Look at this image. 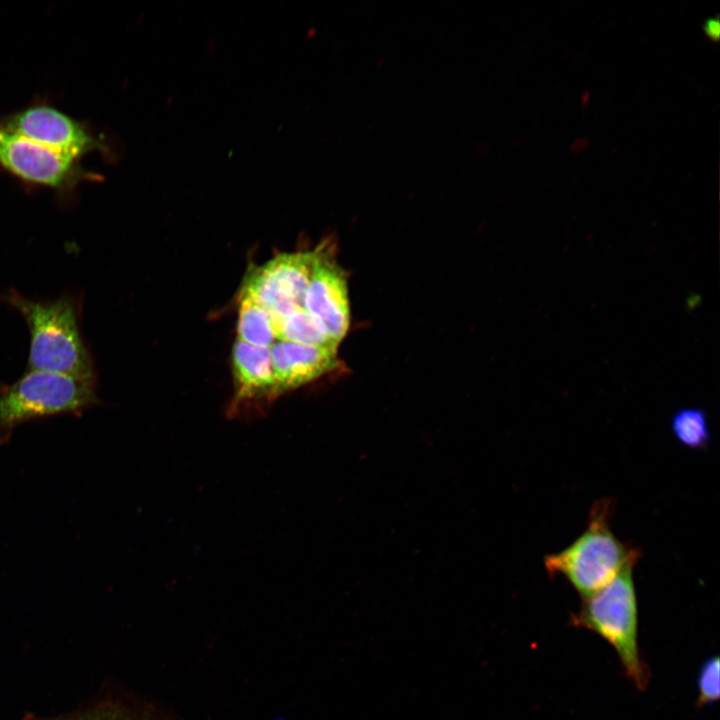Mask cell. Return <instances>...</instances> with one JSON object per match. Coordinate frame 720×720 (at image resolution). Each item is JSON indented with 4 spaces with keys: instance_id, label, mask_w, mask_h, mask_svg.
Returning a JSON list of instances; mask_svg holds the SVG:
<instances>
[{
    "instance_id": "6da1fadb",
    "label": "cell",
    "mask_w": 720,
    "mask_h": 720,
    "mask_svg": "<svg viewBox=\"0 0 720 720\" xmlns=\"http://www.w3.org/2000/svg\"><path fill=\"white\" fill-rule=\"evenodd\" d=\"M5 298L22 314L30 330L28 370L56 372L94 384L92 360L79 331L72 297L42 302L11 290Z\"/></svg>"
},
{
    "instance_id": "7a4b0ae2",
    "label": "cell",
    "mask_w": 720,
    "mask_h": 720,
    "mask_svg": "<svg viewBox=\"0 0 720 720\" xmlns=\"http://www.w3.org/2000/svg\"><path fill=\"white\" fill-rule=\"evenodd\" d=\"M611 512L609 499L596 501L584 532L563 550L544 558L547 572L564 577L583 599L605 588L623 568L635 564L640 557L638 549L613 533Z\"/></svg>"
},
{
    "instance_id": "3957f363",
    "label": "cell",
    "mask_w": 720,
    "mask_h": 720,
    "mask_svg": "<svg viewBox=\"0 0 720 720\" xmlns=\"http://www.w3.org/2000/svg\"><path fill=\"white\" fill-rule=\"evenodd\" d=\"M627 565L605 588L584 599L572 624L590 630L615 650L624 673L639 689L647 688L649 672L638 645V604L633 577Z\"/></svg>"
},
{
    "instance_id": "277c9868",
    "label": "cell",
    "mask_w": 720,
    "mask_h": 720,
    "mask_svg": "<svg viewBox=\"0 0 720 720\" xmlns=\"http://www.w3.org/2000/svg\"><path fill=\"white\" fill-rule=\"evenodd\" d=\"M95 402L94 384L56 372L28 370L0 395V427L79 411Z\"/></svg>"
},
{
    "instance_id": "5b68a950",
    "label": "cell",
    "mask_w": 720,
    "mask_h": 720,
    "mask_svg": "<svg viewBox=\"0 0 720 720\" xmlns=\"http://www.w3.org/2000/svg\"><path fill=\"white\" fill-rule=\"evenodd\" d=\"M328 241L314 250L281 254L247 274L241 294L268 314L274 332L281 322L303 308V297Z\"/></svg>"
},
{
    "instance_id": "8992f818",
    "label": "cell",
    "mask_w": 720,
    "mask_h": 720,
    "mask_svg": "<svg viewBox=\"0 0 720 720\" xmlns=\"http://www.w3.org/2000/svg\"><path fill=\"white\" fill-rule=\"evenodd\" d=\"M0 166L25 182L59 192L70 191L83 181L101 179L86 171L80 160L35 143L1 124Z\"/></svg>"
},
{
    "instance_id": "52a82bcc",
    "label": "cell",
    "mask_w": 720,
    "mask_h": 720,
    "mask_svg": "<svg viewBox=\"0 0 720 720\" xmlns=\"http://www.w3.org/2000/svg\"><path fill=\"white\" fill-rule=\"evenodd\" d=\"M6 129L66 156L80 160L100 151L111 154L108 144L79 121L49 105H34L0 122Z\"/></svg>"
},
{
    "instance_id": "ba28073f",
    "label": "cell",
    "mask_w": 720,
    "mask_h": 720,
    "mask_svg": "<svg viewBox=\"0 0 720 720\" xmlns=\"http://www.w3.org/2000/svg\"><path fill=\"white\" fill-rule=\"evenodd\" d=\"M328 241L303 297V309L318 320L337 344L350 327V302L345 271L335 262Z\"/></svg>"
},
{
    "instance_id": "9c48e42d",
    "label": "cell",
    "mask_w": 720,
    "mask_h": 720,
    "mask_svg": "<svg viewBox=\"0 0 720 720\" xmlns=\"http://www.w3.org/2000/svg\"><path fill=\"white\" fill-rule=\"evenodd\" d=\"M275 397L313 382L337 368V348L275 342L270 348Z\"/></svg>"
},
{
    "instance_id": "30bf717a",
    "label": "cell",
    "mask_w": 720,
    "mask_h": 720,
    "mask_svg": "<svg viewBox=\"0 0 720 720\" xmlns=\"http://www.w3.org/2000/svg\"><path fill=\"white\" fill-rule=\"evenodd\" d=\"M236 397L231 411L238 412L244 403L271 400L274 378L269 348L236 339L232 350Z\"/></svg>"
},
{
    "instance_id": "8fae6325",
    "label": "cell",
    "mask_w": 720,
    "mask_h": 720,
    "mask_svg": "<svg viewBox=\"0 0 720 720\" xmlns=\"http://www.w3.org/2000/svg\"><path fill=\"white\" fill-rule=\"evenodd\" d=\"M238 339L251 345L270 348L275 332L265 310L250 297L241 294L237 321Z\"/></svg>"
},
{
    "instance_id": "7c38bea8",
    "label": "cell",
    "mask_w": 720,
    "mask_h": 720,
    "mask_svg": "<svg viewBox=\"0 0 720 720\" xmlns=\"http://www.w3.org/2000/svg\"><path fill=\"white\" fill-rule=\"evenodd\" d=\"M278 341L332 348L339 346L327 335L323 325L303 308L281 322L275 334V342Z\"/></svg>"
},
{
    "instance_id": "4fadbf2b",
    "label": "cell",
    "mask_w": 720,
    "mask_h": 720,
    "mask_svg": "<svg viewBox=\"0 0 720 720\" xmlns=\"http://www.w3.org/2000/svg\"><path fill=\"white\" fill-rule=\"evenodd\" d=\"M671 431L676 440L693 450H703L711 441L708 417L702 408L688 407L677 410L671 417Z\"/></svg>"
},
{
    "instance_id": "5bb4252c",
    "label": "cell",
    "mask_w": 720,
    "mask_h": 720,
    "mask_svg": "<svg viewBox=\"0 0 720 720\" xmlns=\"http://www.w3.org/2000/svg\"><path fill=\"white\" fill-rule=\"evenodd\" d=\"M697 705L705 706L719 699V657H709L704 661L697 676Z\"/></svg>"
},
{
    "instance_id": "9a60e30c",
    "label": "cell",
    "mask_w": 720,
    "mask_h": 720,
    "mask_svg": "<svg viewBox=\"0 0 720 720\" xmlns=\"http://www.w3.org/2000/svg\"><path fill=\"white\" fill-rule=\"evenodd\" d=\"M717 18H710L704 23V32L705 34L713 39L717 40L719 38V32H720V25Z\"/></svg>"
}]
</instances>
